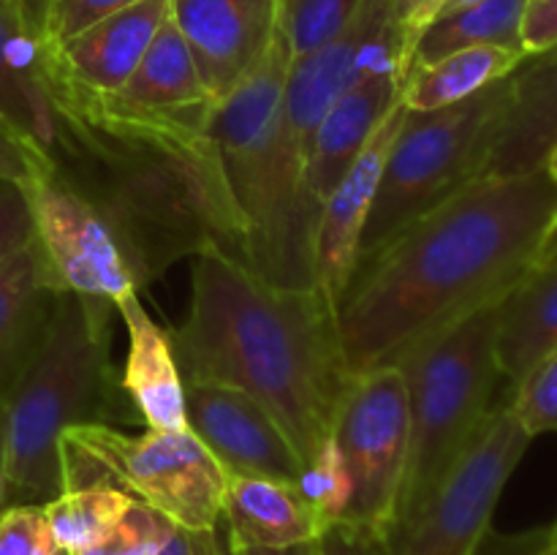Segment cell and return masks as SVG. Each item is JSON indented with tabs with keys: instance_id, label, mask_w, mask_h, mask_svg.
Returning <instances> with one entry per match:
<instances>
[{
	"instance_id": "obj_34",
	"label": "cell",
	"mask_w": 557,
	"mask_h": 555,
	"mask_svg": "<svg viewBox=\"0 0 557 555\" xmlns=\"http://www.w3.org/2000/svg\"><path fill=\"white\" fill-rule=\"evenodd\" d=\"M52 163L38 152L25 136L16 134L9 123L0 120V183L30 185L44 172H52Z\"/></svg>"
},
{
	"instance_id": "obj_24",
	"label": "cell",
	"mask_w": 557,
	"mask_h": 555,
	"mask_svg": "<svg viewBox=\"0 0 557 555\" xmlns=\"http://www.w3.org/2000/svg\"><path fill=\"white\" fill-rule=\"evenodd\" d=\"M117 101L152 112H177V109L212 107V98L201 82L199 69L190 58L188 44L180 36L172 14L156 33L145 58L136 65L123 90L112 92Z\"/></svg>"
},
{
	"instance_id": "obj_35",
	"label": "cell",
	"mask_w": 557,
	"mask_h": 555,
	"mask_svg": "<svg viewBox=\"0 0 557 555\" xmlns=\"http://www.w3.org/2000/svg\"><path fill=\"white\" fill-rule=\"evenodd\" d=\"M557 47V0H528L522 14V49L525 54Z\"/></svg>"
},
{
	"instance_id": "obj_40",
	"label": "cell",
	"mask_w": 557,
	"mask_h": 555,
	"mask_svg": "<svg viewBox=\"0 0 557 555\" xmlns=\"http://www.w3.org/2000/svg\"><path fill=\"white\" fill-rule=\"evenodd\" d=\"M52 0H14V5L20 9V14L25 16L27 25L33 27L36 33L44 36V20H47V11Z\"/></svg>"
},
{
	"instance_id": "obj_7",
	"label": "cell",
	"mask_w": 557,
	"mask_h": 555,
	"mask_svg": "<svg viewBox=\"0 0 557 555\" xmlns=\"http://www.w3.org/2000/svg\"><path fill=\"white\" fill-rule=\"evenodd\" d=\"M63 490L112 484L152 506L177 528L212 531L223 522L228 473L190 430L128 435L107 422L65 430Z\"/></svg>"
},
{
	"instance_id": "obj_25",
	"label": "cell",
	"mask_w": 557,
	"mask_h": 555,
	"mask_svg": "<svg viewBox=\"0 0 557 555\" xmlns=\"http://www.w3.org/2000/svg\"><path fill=\"white\" fill-rule=\"evenodd\" d=\"M525 54L500 47H473L451 52L435 63L417 65L403 79L400 101L408 112H433L473 98L493 82L506 79Z\"/></svg>"
},
{
	"instance_id": "obj_12",
	"label": "cell",
	"mask_w": 557,
	"mask_h": 555,
	"mask_svg": "<svg viewBox=\"0 0 557 555\" xmlns=\"http://www.w3.org/2000/svg\"><path fill=\"white\" fill-rule=\"evenodd\" d=\"M185 384V422L228 477L299 484L305 462L281 424L245 392L207 381Z\"/></svg>"
},
{
	"instance_id": "obj_33",
	"label": "cell",
	"mask_w": 557,
	"mask_h": 555,
	"mask_svg": "<svg viewBox=\"0 0 557 555\" xmlns=\"http://www.w3.org/2000/svg\"><path fill=\"white\" fill-rule=\"evenodd\" d=\"M33 243V215L22 185L0 183V267Z\"/></svg>"
},
{
	"instance_id": "obj_41",
	"label": "cell",
	"mask_w": 557,
	"mask_h": 555,
	"mask_svg": "<svg viewBox=\"0 0 557 555\" xmlns=\"http://www.w3.org/2000/svg\"><path fill=\"white\" fill-rule=\"evenodd\" d=\"M228 550H232V555H315V542L297 544V547H283V550H261V547H239V544H228Z\"/></svg>"
},
{
	"instance_id": "obj_27",
	"label": "cell",
	"mask_w": 557,
	"mask_h": 555,
	"mask_svg": "<svg viewBox=\"0 0 557 555\" xmlns=\"http://www.w3.org/2000/svg\"><path fill=\"white\" fill-rule=\"evenodd\" d=\"M362 3L364 0H281V33L292 60L335 41L357 20Z\"/></svg>"
},
{
	"instance_id": "obj_31",
	"label": "cell",
	"mask_w": 557,
	"mask_h": 555,
	"mask_svg": "<svg viewBox=\"0 0 557 555\" xmlns=\"http://www.w3.org/2000/svg\"><path fill=\"white\" fill-rule=\"evenodd\" d=\"M0 555H60L44 506H5L0 511Z\"/></svg>"
},
{
	"instance_id": "obj_23",
	"label": "cell",
	"mask_w": 557,
	"mask_h": 555,
	"mask_svg": "<svg viewBox=\"0 0 557 555\" xmlns=\"http://www.w3.org/2000/svg\"><path fill=\"white\" fill-rule=\"evenodd\" d=\"M528 0H479L466 9L430 20L408 44L406 74L417 65L435 63L451 52L473 47H500L525 54L522 49V14Z\"/></svg>"
},
{
	"instance_id": "obj_39",
	"label": "cell",
	"mask_w": 557,
	"mask_h": 555,
	"mask_svg": "<svg viewBox=\"0 0 557 555\" xmlns=\"http://www.w3.org/2000/svg\"><path fill=\"white\" fill-rule=\"evenodd\" d=\"M438 3L441 0H417V3H413V9L408 11L406 20L400 22V30H403V36H406V49H408V44H411V38L417 36V33L422 30L430 20H433Z\"/></svg>"
},
{
	"instance_id": "obj_11",
	"label": "cell",
	"mask_w": 557,
	"mask_h": 555,
	"mask_svg": "<svg viewBox=\"0 0 557 555\" xmlns=\"http://www.w3.org/2000/svg\"><path fill=\"white\" fill-rule=\"evenodd\" d=\"M406 36L389 0H364L357 20L335 41L288 63L281 98L283 125L302 161H308L310 141L332 103L381 60H406Z\"/></svg>"
},
{
	"instance_id": "obj_45",
	"label": "cell",
	"mask_w": 557,
	"mask_h": 555,
	"mask_svg": "<svg viewBox=\"0 0 557 555\" xmlns=\"http://www.w3.org/2000/svg\"><path fill=\"white\" fill-rule=\"evenodd\" d=\"M544 169H547L549 177H553L555 183H557V145L553 147V152H549V156H547V161H544Z\"/></svg>"
},
{
	"instance_id": "obj_22",
	"label": "cell",
	"mask_w": 557,
	"mask_h": 555,
	"mask_svg": "<svg viewBox=\"0 0 557 555\" xmlns=\"http://www.w3.org/2000/svg\"><path fill=\"white\" fill-rule=\"evenodd\" d=\"M54 297L33 243L0 267V397L36 348Z\"/></svg>"
},
{
	"instance_id": "obj_20",
	"label": "cell",
	"mask_w": 557,
	"mask_h": 555,
	"mask_svg": "<svg viewBox=\"0 0 557 555\" xmlns=\"http://www.w3.org/2000/svg\"><path fill=\"white\" fill-rule=\"evenodd\" d=\"M221 526L228 544L261 550L310 544L324 531L299 484L264 477H228Z\"/></svg>"
},
{
	"instance_id": "obj_29",
	"label": "cell",
	"mask_w": 557,
	"mask_h": 555,
	"mask_svg": "<svg viewBox=\"0 0 557 555\" xmlns=\"http://www.w3.org/2000/svg\"><path fill=\"white\" fill-rule=\"evenodd\" d=\"M299 490L313 504V509L319 511L324 528L343 522L348 501H351V477H348L346 462H343L332 435L315 452L313 460L305 466L302 479H299Z\"/></svg>"
},
{
	"instance_id": "obj_17",
	"label": "cell",
	"mask_w": 557,
	"mask_h": 555,
	"mask_svg": "<svg viewBox=\"0 0 557 555\" xmlns=\"http://www.w3.org/2000/svg\"><path fill=\"white\" fill-rule=\"evenodd\" d=\"M557 145V47L525 54L511 71L504 109L482 174H522L542 169Z\"/></svg>"
},
{
	"instance_id": "obj_2",
	"label": "cell",
	"mask_w": 557,
	"mask_h": 555,
	"mask_svg": "<svg viewBox=\"0 0 557 555\" xmlns=\"http://www.w3.org/2000/svg\"><path fill=\"white\" fill-rule=\"evenodd\" d=\"M183 381L234 386L275 417L308 466L351 386L335 310L315 288H283L245 261L194 259L190 305L169 332Z\"/></svg>"
},
{
	"instance_id": "obj_10",
	"label": "cell",
	"mask_w": 557,
	"mask_h": 555,
	"mask_svg": "<svg viewBox=\"0 0 557 555\" xmlns=\"http://www.w3.org/2000/svg\"><path fill=\"white\" fill-rule=\"evenodd\" d=\"M33 215V245L54 292L117 305L141 283L107 218L58 172L25 185Z\"/></svg>"
},
{
	"instance_id": "obj_4",
	"label": "cell",
	"mask_w": 557,
	"mask_h": 555,
	"mask_svg": "<svg viewBox=\"0 0 557 555\" xmlns=\"http://www.w3.org/2000/svg\"><path fill=\"white\" fill-rule=\"evenodd\" d=\"M112 313L114 305L103 299L69 292L54 297L36 348L0 397L5 506H47L58 498L63 433L107 422L117 408Z\"/></svg>"
},
{
	"instance_id": "obj_46",
	"label": "cell",
	"mask_w": 557,
	"mask_h": 555,
	"mask_svg": "<svg viewBox=\"0 0 557 555\" xmlns=\"http://www.w3.org/2000/svg\"><path fill=\"white\" fill-rule=\"evenodd\" d=\"M549 544L557 547V520L553 522V526H549Z\"/></svg>"
},
{
	"instance_id": "obj_37",
	"label": "cell",
	"mask_w": 557,
	"mask_h": 555,
	"mask_svg": "<svg viewBox=\"0 0 557 555\" xmlns=\"http://www.w3.org/2000/svg\"><path fill=\"white\" fill-rule=\"evenodd\" d=\"M315 555H379V539L335 522L315 539Z\"/></svg>"
},
{
	"instance_id": "obj_47",
	"label": "cell",
	"mask_w": 557,
	"mask_h": 555,
	"mask_svg": "<svg viewBox=\"0 0 557 555\" xmlns=\"http://www.w3.org/2000/svg\"><path fill=\"white\" fill-rule=\"evenodd\" d=\"M542 555H557V547H553V544H549V547L547 550H544V553Z\"/></svg>"
},
{
	"instance_id": "obj_8",
	"label": "cell",
	"mask_w": 557,
	"mask_h": 555,
	"mask_svg": "<svg viewBox=\"0 0 557 555\" xmlns=\"http://www.w3.org/2000/svg\"><path fill=\"white\" fill-rule=\"evenodd\" d=\"M531 441L509 406L490 408L433 493L381 536L379 555H473Z\"/></svg>"
},
{
	"instance_id": "obj_18",
	"label": "cell",
	"mask_w": 557,
	"mask_h": 555,
	"mask_svg": "<svg viewBox=\"0 0 557 555\" xmlns=\"http://www.w3.org/2000/svg\"><path fill=\"white\" fill-rule=\"evenodd\" d=\"M169 14L172 0H139L58 44L54 52L71 79L92 92L112 96L131 79Z\"/></svg>"
},
{
	"instance_id": "obj_38",
	"label": "cell",
	"mask_w": 557,
	"mask_h": 555,
	"mask_svg": "<svg viewBox=\"0 0 557 555\" xmlns=\"http://www.w3.org/2000/svg\"><path fill=\"white\" fill-rule=\"evenodd\" d=\"M161 555H232V550H228L226 531L221 533V528H212V531L177 528Z\"/></svg>"
},
{
	"instance_id": "obj_6",
	"label": "cell",
	"mask_w": 557,
	"mask_h": 555,
	"mask_svg": "<svg viewBox=\"0 0 557 555\" xmlns=\"http://www.w3.org/2000/svg\"><path fill=\"white\" fill-rule=\"evenodd\" d=\"M509 96L511 74L468 101L433 112H406L364 223L359 261L384 248L462 185L482 177Z\"/></svg>"
},
{
	"instance_id": "obj_49",
	"label": "cell",
	"mask_w": 557,
	"mask_h": 555,
	"mask_svg": "<svg viewBox=\"0 0 557 555\" xmlns=\"http://www.w3.org/2000/svg\"><path fill=\"white\" fill-rule=\"evenodd\" d=\"M389 3H392V0H389Z\"/></svg>"
},
{
	"instance_id": "obj_3",
	"label": "cell",
	"mask_w": 557,
	"mask_h": 555,
	"mask_svg": "<svg viewBox=\"0 0 557 555\" xmlns=\"http://www.w3.org/2000/svg\"><path fill=\"white\" fill-rule=\"evenodd\" d=\"M288 44L277 33L261 63L212 107L210 134L243 234V261L283 288H315L313 234L321 207L283 125Z\"/></svg>"
},
{
	"instance_id": "obj_14",
	"label": "cell",
	"mask_w": 557,
	"mask_h": 555,
	"mask_svg": "<svg viewBox=\"0 0 557 555\" xmlns=\"http://www.w3.org/2000/svg\"><path fill=\"white\" fill-rule=\"evenodd\" d=\"M406 103L397 101L395 109L375 128L364 150L351 163L341 183L321 201L319 223L313 234V281L315 292L337 310L343 292L351 283L362 250V232L373 210L375 190L384 174L386 156L406 118Z\"/></svg>"
},
{
	"instance_id": "obj_43",
	"label": "cell",
	"mask_w": 557,
	"mask_h": 555,
	"mask_svg": "<svg viewBox=\"0 0 557 555\" xmlns=\"http://www.w3.org/2000/svg\"><path fill=\"white\" fill-rule=\"evenodd\" d=\"M5 509V473H3V406H0V511Z\"/></svg>"
},
{
	"instance_id": "obj_15",
	"label": "cell",
	"mask_w": 557,
	"mask_h": 555,
	"mask_svg": "<svg viewBox=\"0 0 557 555\" xmlns=\"http://www.w3.org/2000/svg\"><path fill=\"white\" fill-rule=\"evenodd\" d=\"M54 85V47L27 25L14 0H0V120L44 152L52 166L63 139Z\"/></svg>"
},
{
	"instance_id": "obj_32",
	"label": "cell",
	"mask_w": 557,
	"mask_h": 555,
	"mask_svg": "<svg viewBox=\"0 0 557 555\" xmlns=\"http://www.w3.org/2000/svg\"><path fill=\"white\" fill-rule=\"evenodd\" d=\"M139 0H52L44 20V38L52 47L79 36L82 30L92 27L96 22L128 9Z\"/></svg>"
},
{
	"instance_id": "obj_1",
	"label": "cell",
	"mask_w": 557,
	"mask_h": 555,
	"mask_svg": "<svg viewBox=\"0 0 557 555\" xmlns=\"http://www.w3.org/2000/svg\"><path fill=\"white\" fill-rule=\"evenodd\" d=\"M555 215L557 183L544 166L482 174L364 256L335 310L351 375L397 365L500 303L533 270Z\"/></svg>"
},
{
	"instance_id": "obj_42",
	"label": "cell",
	"mask_w": 557,
	"mask_h": 555,
	"mask_svg": "<svg viewBox=\"0 0 557 555\" xmlns=\"http://www.w3.org/2000/svg\"><path fill=\"white\" fill-rule=\"evenodd\" d=\"M555 261H557V215H555V221L549 223V229H547V234H544L542 245H539L536 264H533V267L555 264Z\"/></svg>"
},
{
	"instance_id": "obj_21",
	"label": "cell",
	"mask_w": 557,
	"mask_h": 555,
	"mask_svg": "<svg viewBox=\"0 0 557 555\" xmlns=\"http://www.w3.org/2000/svg\"><path fill=\"white\" fill-rule=\"evenodd\" d=\"M557 348V261L533 267L498 305L495 357L511 386Z\"/></svg>"
},
{
	"instance_id": "obj_36",
	"label": "cell",
	"mask_w": 557,
	"mask_h": 555,
	"mask_svg": "<svg viewBox=\"0 0 557 555\" xmlns=\"http://www.w3.org/2000/svg\"><path fill=\"white\" fill-rule=\"evenodd\" d=\"M549 547V526L520 533H498L490 528L473 555H542Z\"/></svg>"
},
{
	"instance_id": "obj_26",
	"label": "cell",
	"mask_w": 557,
	"mask_h": 555,
	"mask_svg": "<svg viewBox=\"0 0 557 555\" xmlns=\"http://www.w3.org/2000/svg\"><path fill=\"white\" fill-rule=\"evenodd\" d=\"M131 495L112 484H85L63 490L44 506L49 531L60 553L79 555L92 547L131 506Z\"/></svg>"
},
{
	"instance_id": "obj_30",
	"label": "cell",
	"mask_w": 557,
	"mask_h": 555,
	"mask_svg": "<svg viewBox=\"0 0 557 555\" xmlns=\"http://www.w3.org/2000/svg\"><path fill=\"white\" fill-rule=\"evenodd\" d=\"M509 408L531 439L557 435V348L515 386Z\"/></svg>"
},
{
	"instance_id": "obj_28",
	"label": "cell",
	"mask_w": 557,
	"mask_h": 555,
	"mask_svg": "<svg viewBox=\"0 0 557 555\" xmlns=\"http://www.w3.org/2000/svg\"><path fill=\"white\" fill-rule=\"evenodd\" d=\"M177 526L152 506L131 501L120 520L79 555H161Z\"/></svg>"
},
{
	"instance_id": "obj_44",
	"label": "cell",
	"mask_w": 557,
	"mask_h": 555,
	"mask_svg": "<svg viewBox=\"0 0 557 555\" xmlns=\"http://www.w3.org/2000/svg\"><path fill=\"white\" fill-rule=\"evenodd\" d=\"M473 3H479V0H441L438 9H435V14H433V20L435 16L449 14V11H457V9H466V5H473Z\"/></svg>"
},
{
	"instance_id": "obj_48",
	"label": "cell",
	"mask_w": 557,
	"mask_h": 555,
	"mask_svg": "<svg viewBox=\"0 0 557 555\" xmlns=\"http://www.w3.org/2000/svg\"><path fill=\"white\" fill-rule=\"evenodd\" d=\"M60 555H69V553H60Z\"/></svg>"
},
{
	"instance_id": "obj_19",
	"label": "cell",
	"mask_w": 557,
	"mask_h": 555,
	"mask_svg": "<svg viewBox=\"0 0 557 555\" xmlns=\"http://www.w3.org/2000/svg\"><path fill=\"white\" fill-rule=\"evenodd\" d=\"M128 332L123 392L147 428L188 430L185 422V384L174 357L172 337L156 324L141 305L139 292H131L114 305Z\"/></svg>"
},
{
	"instance_id": "obj_13",
	"label": "cell",
	"mask_w": 557,
	"mask_h": 555,
	"mask_svg": "<svg viewBox=\"0 0 557 555\" xmlns=\"http://www.w3.org/2000/svg\"><path fill=\"white\" fill-rule=\"evenodd\" d=\"M172 22L218 103L275 44L281 0H172Z\"/></svg>"
},
{
	"instance_id": "obj_9",
	"label": "cell",
	"mask_w": 557,
	"mask_h": 555,
	"mask_svg": "<svg viewBox=\"0 0 557 555\" xmlns=\"http://www.w3.org/2000/svg\"><path fill=\"white\" fill-rule=\"evenodd\" d=\"M332 441L351 477L343 526L381 542L395 517L408 455V386L397 365L354 375Z\"/></svg>"
},
{
	"instance_id": "obj_5",
	"label": "cell",
	"mask_w": 557,
	"mask_h": 555,
	"mask_svg": "<svg viewBox=\"0 0 557 555\" xmlns=\"http://www.w3.org/2000/svg\"><path fill=\"white\" fill-rule=\"evenodd\" d=\"M498 305L446 326L397 362L408 386V455L389 528L433 493L490 414L500 379Z\"/></svg>"
},
{
	"instance_id": "obj_16",
	"label": "cell",
	"mask_w": 557,
	"mask_h": 555,
	"mask_svg": "<svg viewBox=\"0 0 557 555\" xmlns=\"http://www.w3.org/2000/svg\"><path fill=\"white\" fill-rule=\"evenodd\" d=\"M403 79H406V60H381L368 74L359 76L324 114L305 161V185L315 205L321 207V201L364 150L375 128L400 101Z\"/></svg>"
}]
</instances>
